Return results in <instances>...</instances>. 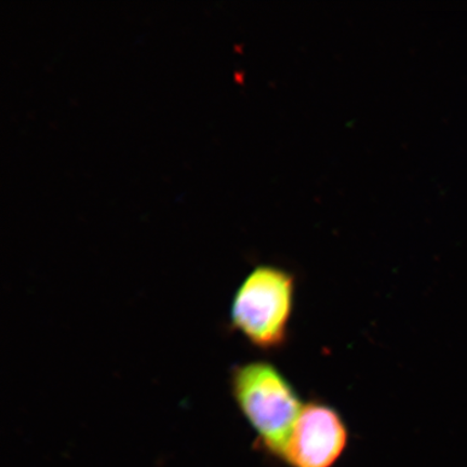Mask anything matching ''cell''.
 Instances as JSON below:
<instances>
[{
    "instance_id": "obj_1",
    "label": "cell",
    "mask_w": 467,
    "mask_h": 467,
    "mask_svg": "<svg viewBox=\"0 0 467 467\" xmlns=\"http://www.w3.org/2000/svg\"><path fill=\"white\" fill-rule=\"evenodd\" d=\"M234 400L256 435L260 451L280 462L303 409L294 385L268 361L238 366L232 375Z\"/></svg>"
},
{
    "instance_id": "obj_2",
    "label": "cell",
    "mask_w": 467,
    "mask_h": 467,
    "mask_svg": "<svg viewBox=\"0 0 467 467\" xmlns=\"http://www.w3.org/2000/svg\"><path fill=\"white\" fill-rule=\"evenodd\" d=\"M295 296L294 274L270 265L256 266L234 296L233 328L260 349L284 347L288 338Z\"/></svg>"
},
{
    "instance_id": "obj_3",
    "label": "cell",
    "mask_w": 467,
    "mask_h": 467,
    "mask_svg": "<svg viewBox=\"0 0 467 467\" xmlns=\"http://www.w3.org/2000/svg\"><path fill=\"white\" fill-rule=\"evenodd\" d=\"M348 441L342 414L325 402L309 401L303 406L280 462L287 467H335Z\"/></svg>"
}]
</instances>
